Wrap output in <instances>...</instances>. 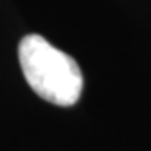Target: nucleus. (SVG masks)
<instances>
[{"label":"nucleus","instance_id":"nucleus-1","mask_svg":"<svg viewBox=\"0 0 151 151\" xmlns=\"http://www.w3.org/2000/svg\"><path fill=\"white\" fill-rule=\"evenodd\" d=\"M19 60L25 81L42 99L57 106H72L82 92V72L65 54L42 35L30 34L19 44Z\"/></svg>","mask_w":151,"mask_h":151}]
</instances>
